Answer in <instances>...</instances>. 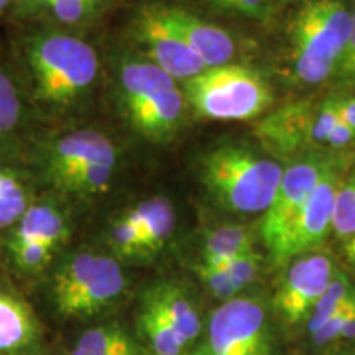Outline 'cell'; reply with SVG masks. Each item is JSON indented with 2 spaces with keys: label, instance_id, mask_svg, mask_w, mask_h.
<instances>
[{
  "label": "cell",
  "instance_id": "cell-1",
  "mask_svg": "<svg viewBox=\"0 0 355 355\" xmlns=\"http://www.w3.org/2000/svg\"><path fill=\"white\" fill-rule=\"evenodd\" d=\"M35 96L44 107L64 112L91 96L99 76L94 48L63 32H37L26 43Z\"/></svg>",
  "mask_w": 355,
  "mask_h": 355
},
{
  "label": "cell",
  "instance_id": "cell-23",
  "mask_svg": "<svg viewBox=\"0 0 355 355\" xmlns=\"http://www.w3.org/2000/svg\"><path fill=\"white\" fill-rule=\"evenodd\" d=\"M107 242L114 254L122 257V259H144V257H148L144 237H141L139 227L127 212L117 217L110 224Z\"/></svg>",
  "mask_w": 355,
  "mask_h": 355
},
{
  "label": "cell",
  "instance_id": "cell-30",
  "mask_svg": "<svg viewBox=\"0 0 355 355\" xmlns=\"http://www.w3.org/2000/svg\"><path fill=\"white\" fill-rule=\"evenodd\" d=\"M340 119V97H327L318 109L314 119L311 141L313 144H327L332 128Z\"/></svg>",
  "mask_w": 355,
  "mask_h": 355
},
{
  "label": "cell",
  "instance_id": "cell-22",
  "mask_svg": "<svg viewBox=\"0 0 355 355\" xmlns=\"http://www.w3.org/2000/svg\"><path fill=\"white\" fill-rule=\"evenodd\" d=\"M355 293L354 283L350 282L347 275L336 272L334 278H332L331 285L324 291V295L319 298V301L314 306L313 313L308 318V331L309 334L321 329L324 324L327 322L332 314L347 301L350 296Z\"/></svg>",
  "mask_w": 355,
  "mask_h": 355
},
{
  "label": "cell",
  "instance_id": "cell-2",
  "mask_svg": "<svg viewBox=\"0 0 355 355\" xmlns=\"http://www.w3.org/2000/svg\"><path fill=\"white\" fill-rule=\"evenodd\" d=\"M117 97L133 130L152 144L171 141L184 121L186 97L176 79L141 58H125L119 68Z\"/></svg>",
  "mask_w": 355,
  "mask_h": 355
},
{
  "label": "cell",
  "instance_id": "cell-4",
  "mask_svg": "<svg viewBox=\"0 0 355 355\" xmlns=\"http://www.w3.org/2000/svg\"><path fill=\"white\" fill-rule=\"evenodd\" d=\"M352 30V13L343 0H306L290 21L296 76L319 84L337 71Z\"/></svg>",
  "mask_w": 355,
  "mask_h": 355
},
{
  "label": "cell",
  "instance_id": "cell-20",
  "mask_svg": "<svg viewBox=\"0 0 355 355\" xmlns=\"http://www.w3.org/2000/svg\"><path fill=\"white\" fill-rule=\"evenodd\" d=\"M139 324L140 334L148 344L153 355H181L186 345L171 324L166 321L159 311L141 296V303L139 309Z\"/></svg>",
  "mask_w": 355,
  "mask_h": 355
},
{
  "label": "cell",
  "instance_id": "cell-18",
  "mask_svg": "<svg viewBox=\"0 0 355 355\" xmlns=\"http://www.w3.org/2000/svg\"><path fill=\"white\" fill-rule=\"evenodd\" d=\"M144 237L148 255L157 254L170 241L176 225L173 204L166 198H152L127 212Z\"/></svg>",
  "mask_w": 355,
  "mask_h": 355
},
{
  "label": "cell",
  "instance_id": "cell-15",
  "mask_svg": "<svg viewBox=\"0 0 355 355\" xmlns=\"http://www.w3.org/2000/svg\"><path fill=\"white\" fill-rule=\"evenodd\" d=\"M144 298L165 316L186 347L198 339L202 329L201 316L191 296L180 283L171 279L153 283L144 293Z\"/></svg>",
  "mask_w": 355,
  "mask_h": 355
},
{
  "label": "cell",
  "instance_id": "cell-28",
  "mask_svg": "<svg viewBox=\"0 0 355 355\" xmlns=\"http://www.w3.org/2000/svg\"><path fill=\"white\" fill-rule=\"evenodd\" d=\"M196 273L198 277L201 278L204 285H206L207 290H209L217 300L224 301V303L235 298V296H239V293H241L237 285L232 282V278H230V275L225 272L224 268L199 263L196 266Z\"/></svg>",
  "mask_w": 355,
  "mask_h": 355
},
{
  "label": "cell",
  "instance_id": "cell-31",
  "mask_svg": "<svg viewBox=\"0 0 355 355\" xmlns=\"http://www.w3.org/2000/svg\"><path fill=\"white\" fill-rule=\"evenodd\" d=\"M355 309V293L350 298L345 301V303L340 306L339 309L336 311L332 316L327 319V322L324 324L321 329L311 334V340H313L316 345H326L334 343L336 339H340V334H343V329L347 322L350 313Z\"/></svg>",
  "mask_w": 355,
  "mask_h": 355
},
{
  "label": "cell",
  "instance_id": "cell-25",
  "mask_svg": "<svg viewBox=\"0 0 355 355\" xmlns=\"http://www.w3.org/2000/svg\"><path fill=\"white\" fill-rule=\"evenodd\" d=\"M332 230L344 241L355 235V170L344 178L343 184L337 191Z\"/></svg>",
  "mask_w": 355,
  "mask_h": 355
},
{
  "label": "cell",
  "instance_id": "cell-14",
  "mask_svg": "<svg viewBox=\"0 0 355 355\" xmlns=\"http://www.w3.org/2000/svg\"><path fill=\"white\" fill-rule=\"evenodd\" d=\"M316 110L309 101L290 102L265 115L255 127V137L266 152L286 157L300 153L311 141Z\"/></svg>",
  "mask_w": 355,
  "mask_h": 355
},
{
  "label": "cell",
  "instance_id": "cell-35",
  "mask_svg": "<svg viewBox=\"0 0 355 355\" xmlns=\"http://www.w3.org/2000/svg\"><path fill=\"white\" fill-rule=\"evenodd\" d=\"M340 119L355 130V96L340 97Z\"/></svg>",
  "mask_w": 355,
  "mask_h": 355
},
{
  "label": "cell",
  "instance_id": "cell-24",
  "mask_svg": "<svg viewBox=\"0 0 355 355\" xmlns=\"http://www.w3.org/2000/svg\"><path fill=\"white\" fill-rule=\"evenodd\" d=\"M128 332L119 322H107L92 327L79 337L71 355H107Z\"/></svg>",
  "mask_w": 355,
  "mask_h": 355
},
{
  "label": "cell",
  "instance_id": "cell-40",
  "mask_svg": "<svg viewBox=\"0 0 355 355\" xmlns=\"http://www.w3.org/2000/svg\"><path fill=\"white\" fill-rule=\"evenodd\" d=\"M340 355H355V350H354V352H347V354H340Z\"/></svg>",
  "mask_w": 355,
  "mask_h": 355
},
{
  "label": "cell",
  "instance_id": "cell-11",
  "mask_svg": "<svg viewBox=\"0 0 355 355\" xmlns=\"http://www.w3.org/2000/svg\"><path fill=\"white\" fill-rule=\"evenodd\" d=\"M119 152L104 133L78 130L48 141L38 153V166L51 186L94 165H115Z\"/></svg>",
  "mask_w": 355,
  "mask_h": 355
},
{
  "label": "cell",
  "instance_id": "cell-33",
  "mask_svg": "<svg viewBox=\"0 0 355 355\" xmlns=\"http://www.w3.org/2000/svg\"><path fill=\"white\" fill-rule=\"evenodd\" d=\"M216 2L252 19H265L268 13V0H216Z\"/></svg>",
  "mask_w": 355,
  "mask_h": 355
},
{
  "label": "cell",
  "instance_id": "cell-12",
  "mask_svg": "<svg viewBox=\"0 0 355 355\" xmlns=\"http://www.w3.org/2000/svg\"><path fill=\"white\" fill-rule=\"evenodd\" d=\"M132 37L145 53V60L157 64L176 81H188L206 69L199 58L155 15L152 6L141 7L132 24Z\"/></svg>",
  "mask_w": 355,
  "mask_h": 355
},
{
  "label": "cell",
  "instance_id": "cell-36",
  "mask_svg": "<svg viewBox=\"0 0 355 355\" xmlns=\"http://www.w3.org/2000/svg\"><path fill=\"white\" fill-rule=\"evenodd\" d=\"M107 355H141V350L135 340L132 339V336L128 334Z\"/></svg>",
  "mask_w": 355,
  "mask_h": 355
},
{
  "label": "cell",
  "instance_id": "cell-8",
  "mask_svg": "<svg viewBox=\"0 0 355 355\" xmlns=\"http://www.w3.org/2000/svg\"><path fill=\"white\" fill-rule=\"evenodd\" d=\"M332 158L334 157L322 153L304 155L283 170L277 194L268 209L263 212L260 225V235L272 260L277 257L288 230L291 229L293 222L303 209L304 202L316 188Z\"/></svg>",
  "mask_w": 355,
  "mask_h": 355
},
{
  "label": "cell",
  "instance_id": "cell-37",
  "mask_svg": "<svg viewBox=\"0 0 355 355\" xmlns=\"http://www.w3.org/2000/svg\"><path fill=\"white\" fill-rule=\"evenodd\" d=\"M344 250H345V255H347L350 263L355 265V235H352V237L345 241Z\"/></svg>",
  "mask_w": 355,
  "mask_h": 355
},
{
  "label": "cell",
  "instance_id": "cell-5",
  "mask_svg": "<svg viewBox=\"0 0 355 355\" xmlns=\"http://www.w3.org/2000/svg\"><path fill=\"white\" fill-rule=\"evenodd\" d=\"M127 290L122 265L112 255L79 252L56 266L51 298L68 319H91L114 308Z\"/></svg>",
  "mask_w": 355,
  "mask_h": 355
},
{
  "label": "cell",
  "instance_id": "cell-32",
  "mask_svg": "<svg viewBox=\"0 0 355 355\" xmlns=\"http://www.w3.org/2000/svg\"><path fill=\"white\" fill-rule=\"evenodd\" d=\"M337 74L345 84L355 87V8L352 12V30H350L347 46L340 58V63L337 66Z\"/></svg>",
  "mask_w": 355,
  "mask_h": 355
},
{
  "label": "cell",
  "instance_id": "cell-27",
  "mask_svg": "<svg viewBox=\"0 0 355 355\" xmlns=\"http://www.w3.org/2000/svg\"><path fill=\"white\" fill-rule=\"evenodd\" d=\"M20 119V96L15 83L0 73V139L17 127Z\"/></svg>",
  "mask_w": 355,
  "mask_h": 355
},
{
  "label": "cell",
  "instance_id": "cell-21",
  "mask_svg": "<svg viewBox=\"0 0 355 355\" xmlns=\"http://www.w3.org/2000/svg\"><path fill=\"white\" fill-rule=\"evenodd\" d=\"M28 191L15 171L0 168V229L15 225L28 211Z\"/></svg>",
  "mask_w": 355,
  "mask_h": 355
},
{
  "label": "cell",
  "instance_id": "cell-3",
  "mask_svg": "<svg viewBox=\"0 0 355 355\" xmlns=\"http://www.w3.org/2000/svg\"><path fill=\"white\" fill-rule=\"evenodd\" d=\"M283 176L278 162L241 145H220L204 155L201 178L207 193L224 209L241 214L265 212Z\"/></svg>",
  "mask_w": 355,
  "mask_h": 355
},
{
  "label": "cell",
  "instance_id": "cell-19",
  "mask_svg": "<svg viewBox=\"0 0 355 355\" xmlns=\"http://www.w3.org/2000/svg\"><path fill=\"white\" fill-rule=\"evenodd\" d=\"M250 250H255L250 227L239 224L220 225L207 232L204 239L201 263L220 266Z\"/></svg>",
  "mask_w": 355,
  "mask_h": 355
},
{
  "label": "cell",
  "instance_id": "cell-29",
  "mask_svg": "<svg viewBox=\"0 0 355 355\" xmlns=\"http://www.w3.org/2000/svg\"><path fill=\"white\" fill-rule=\"evenodd\" d=\"M260 265L261 255L257 250H250L247 254H242L229 260L227 263L220 265L219 268H224L230 275V278H232V282L237 285L239 290L242 291L243 288L252 285L259 278Z\"/></svg>",
  "mask_w": 355,
  "mask_h": 355
},
{
  "label": "cell",
  "instance_id": "cell-26",
  "mask_svg": "<svg viewBox=\"0 0 355 355\" xmlns=\"http://www.w3.org/2000/svg\"><path fill=\"white\" fill-rule=\"evenodd\" d=\"M8 250L13 263L24 272H40L50 263L56 250L37 242H15L8 241Z\"/></svg>",
  "mask_w": 355,
  "mask_h": 355
},
{
  "label": "cell",
  "instance_id": "cell-17",
  "mask_svg": "<svg viewBox=\"0 0 355 355\" xmlns=\"http://www.w3.org/2000/svg\"><path fill=\"white\" fill-rule=\"evenodd\" d=\"M69 222L53 202L32 204L15 224L10 241L37 242L58 250L69 237Z\"/></svg>",
  "mask_w": 355,
  "mask_h": 355
},
{
  "label": "cell",
  "instance_id": "cell-16",
  "mask_svg": "<svg viewBox=\"0 0 355 355\" xmlns=\"http://www.w3.org/2000/svg\"><path fill=\"white\" fill-rule=\"evenodd\" d=\"M40 344V322L25 301L0 291V355H28Z\"/></svg>",
  "mask_w": 355,
  "mask_h": 355
},
{
  "label": "cell",
  "instance_id": "cell-13",
  "mask_svg": "<svg viewBox=\"0 0 355 355\" xmlns=\"http://www.w3.org/2000/svg\"><path fill=\"white\" fill-rule=\"evenodd\" d=\"M152 8L155 15L202 61L206 68L224 66L232 61L235 43L229 32L207 24L186 8L159 3H155Z\"/></svg>",
  "mask_w": 355,
  "mask_h": 355
},
{
  "label": "cell",
  "instance_id": "cell-39",
  "mask_svg": "<svg viewBox=\"0 0 355 355\" xmlns=\"http://www.w3.org/2000/svg\"><path fill=\"white\" fill-rule=\"evenodd\" d=\"M92 2L97 3V6H99V7H104V3L110 2V0H92Z\"/></svg>",
  "mask_w": 355,
  "mask_h": 355
},
{
  "label": "cell",
  "instance_id": "cell-38",
  "mask_svg": "<svg viewBox=\"0 0 355 355\" xmlns=\"http://www.w3.org/2000/svg\"><path fill=\"white\" fill-rule=\"evenodd\" d=\"M10 2H12V0H0V13L6 10L8 6H10Z\"/></svg>",
  "mask_w": 355,
  "mask_h": 355
},
{
  "label": "cell",
  "instance_id": "cell-7",
  "mask_svg": "<svg viewBox=\"0 0 355 355\" xmlns=\"http://www.w3.org/2000/svg\"><path fill=\"white\" fill-rule=\"evenodd\" d=\"M196 355H275L272 324L263 301L235 296L222 303L212 313Z\"/></svg>",
  "mask_w": 355,
  "mask_h": 355
},
{
  "label": "cell",
  "instance_id": "cell-34",
  "mask_svg": "<svg viewBox=\"0 0 355 355\" xmlns=\"http://www.w3.org/2000/svg\"><path fill=\"white\" fill-rule=\"evenodd\" d=\"M355 141V130L350 125H347L343 119H339V122L336 123V127L332 128L329 139H327V144H329L332 148L340 150L349 146L350 144Z\"/></svg>",
  "mask_w": 355,
  "mask_h": 355
},
{
  "label": "cell",
  "instance_id": "cell-9",
  "mask_svg": "<svg viewBox=\"0 0 355 355\" xmlns=\"http://www.w3.org/2000/svg\"><path fill=\"white\" fill-rule=\"evenodd\" d=\"M343 159L332 158L329 166L319 180L316 188L313 189L303 209L293 222L291 229L283 242L282 248L275 257V263L282 265L285 261L306 254L316 248L332 227V216H334V204L337 191L343 184L344 178Z\"/></svg>",
  "mask_w": 355,
  "mask_h": 355
},
{
  "label": "cell",
  "instance_id": "cell-6",
  "mask_svg": "<svg viewBox=\"0 0 355 355\" xmlns=\"http://www.w3.org/2000/svg\"><path fill=\"white\" fill-rule=\"evenodd\" d=\"M184 97L194 112L211 121H252L273 104L263 76L232 63L206 68L184 81Z\"/></svg>",
  "mask_w": 355,
  "mask_h": 355
},
{
  "label": "cell",
  "instance_id": "cell-10",
  "mask_svg": "<svg viewBox=\"0 0 355 355\" xmlns=\"http://www.w3.org/2000/svg\"><path fill=\"white\" fill-rule=\"evenodd\" d=\"M332 260L324 254H309L293 261L279 283L273 308L290 326L306 321L336 275Z\"/></svg>",
  "mask_w": 355,
  "mask_h": 355
}]
</instances>
